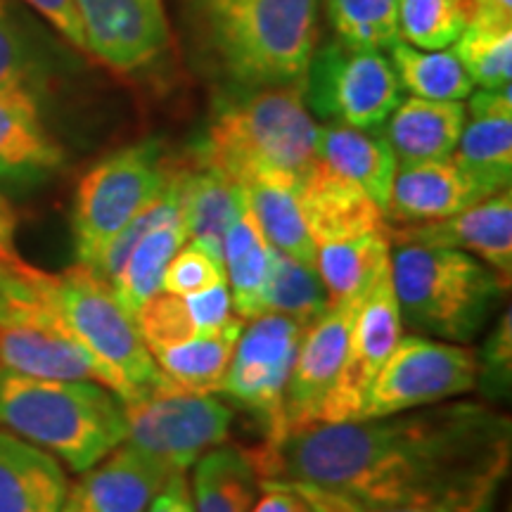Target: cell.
Segmentation results:
<instances>
[{"instance_id":"obj_1","label":"cell","mask_w":512,"mask_h":512,"mask_svg":"<svg viewBox=\"0 0 512 512\" xmlns=\"http://www.w3.org/2000/svg\"><path fill=\"white\" fill-rule=\"evenodd\" d=\"M259 482H304L373 505L491 512L508 477V415L479 401L316 422L242 448Z\"/></svg>"},{"instance_id":"obj_2","label":"cell","mask_w":512,"mask_h":512,"mask_svg":"<svg viewBox=\"0 0 512 512\" xmlns=\"http://www.w3.org/2000/svg\"><path fill=\"white\" fill-rule=\"evenodd\" d=\"M316 143L318 124L304 88L264 86L223 102L195 155L240 185L264 181L299 188L316 162Z\"/></svg>"},{"instance_id":"obj_3","label":"cell","mask_w":512,"mask_h":512,"mask_svg":"<svg viewBox=\"0 0 512 512\" xmlns=\"http://www.w3.org/2000/svg\"><path fill=\"white\" fill-rule=\"evenodd\" d=\"M0 427L86 472L126 439L124 401L98 382L46 380L0 366Z\"/></svg>"},{"instance_id":"obj_4","label":"cell","mask_w":512,"mask_h":512,"mask_svg":"<svg viewBox=\"0 0 512 512\" xmlns=\"http://www.w3.org/2000/svg\"><path fill=\"white\" fill-rule=\"evenodd\" d=\"M221 67L245 88H304L318 0H197Z\"/></svg>"},{"instance_id":"obj_5","label":"cell","mask_w":512,"mask_h":512,"mask_svg":"<svg viewBox=\"0 0 512 512\" xmlns=\"http://www.w3.org/2000/svg\"><path fill=\"white\" fill-rule=\"evenodd\" d=\"M389 275L401 323L465 344L482 332L508 285L477 256L444 247L394 245Z\"/></svg>"},{"instance_id":"obj_6","label":"cell","mask_w":512,"mask_h":512,"mask_svg":"<svg viewBox=\"0 0 512 512\" xmlns=\"http://www.w3.org/2000/svg\"><path fill=\"white\" fill-rule=\"evenodd\" d=\"M43 294L64 328L124 384V401L138 399L166 380L136 320L121 309L112 285L91 266L76 264L60 275L46 273Z\"/></svg>"},{"instance_id":"obj_7","label":"cell","mask_w":512,"mask_h":512,"mask_svg":"<svg viewBox=\"0 0 512 512\" xmlns=\"http://www.w3.org/2000/svg\"><path fill=\"white\" fill-rule=\"evenodd\" d=\"M176 164L159 140H140L107 155L81 178L72 211L79 264H93L121 228L162 197Z\"/></svg>"},{"instance_id":"obj_8","label":"cell","mask_w":512,"mask_h":512,"mask_svg":"<svg viewBox=\"0 0 512 512\" xmlns=\"http://www.w3.org/2000/svg\"><path fill=\"white\" fill-rule=\"evenodd\" d=\"M126 444L171 472H185L211 448L223 446L235 411L211 392H190L166 377L155 389L124 401Z\"/></svg>"},{"instance_id":"obj_9","label":"cell","mask_w":512,"mask_h":512,"mask_svg":"<svg viewBox=\"0 0 512 512\" xmlns=\"http://www.w3.org/2000/svg\"><path fill=\"white\" fill-rule=\"evenodd\" d=\"M401 93L384 50L351 48L339 38L313 50L304 79L309 112L363 131H377L396 110Z\"/></svg>"},{"instance_id":"obj_10","label":"cell","mask_w":512,"mask_h":512,"mask_svg":"<svg viewBox=\"0 0 512 512\" xmlns=\"http://www.w3.org/2000/svg\"><path fill=\"white\" fill-rule=\"evenodd\" d=\"M475 387V351L444 339L403 337L370 387L361 420L415 411L470 394Z\"/></svg>"},{"instance_id":"obj_11","label":"cell","mask_w":512,"mask_h":512,"mask_svg":"<svg viewBox=\"0 0 512 512\" xmlns=\"http://www.w3.org/2000/svg\"><path fill=\"white\" fill-rule=\"evenodd\" d=\"M304 330L297 320L280 313H264L242 328L235 344L233 361L219 392L261 420V444H275L285 437V389Z\"/></svg>"},{"instance_id":"obj_12","label":"cell","mask_w":512,"mask_h":512,"mask_svg":"<svg viewBox=\"0 0 512 512\" xmlns=\"http://www.w3.org/2000/svg\"><path fill=\"white\" fill-rule=\"evenodd\" d=\"M401 339V313L392 275L382 273L358 306L347 356L335 387L320 408L318 422L361 420L363 403L387 358Z\"/></svg>"},{"instance_id":"obj_13","label":"cell","mask_w":512,"mask_h":512,"mask_svg":"<svg viewBox=\"0 0 512 512\" xmlns=\"http://www.w3.org/2000/svg\"><path fill=\"white\" fill-rule=\"evenodd\" d=\"M46 283V280H43ZM0 366L46 380L98 382L124 401V384L43 304L27 318L0 323Z\"/></svg>"},{"instance_id":"obj_14","label":"cell","mask_w":512,"mask_h":512,"mask_svg":"<svg viewBox=\"0 0 512 512\" xmlns=\"http://www.w3.org/2000/svg\"><path fill=\"white\" fill-rule=\"evenodd\" d=\"M86 50L119 74L155 64L171 43L162 0H74Z\"/></svg>"},{"instance_id":"obj_15","label":"cell","mask_w":512,"mask_h":512,"mask_svg":"<svg viewBox=\"0 0 512 512\" xmlns=\"http://www.w3.org/2000/svg\"><path fill=\"white\" fill-rule=\"evenodd\" d=\"M361 302L363 297L330 302L328 311L304 330L285 389V434L318 422L320 408L344 366L349 335Z\"/></svg>"},{"instance_id":"obj_16","label":"cell","mask_w":512,"mask_h":512,"mask_svg":"<svg viewBox=\"0 0 512 512\" xmlns=\"http://www.w3.org/2000/svg\"><path fill=\"white\" fill-rule=\"evenodd\" d=\"M392 245L444 247L470 252L510 287L512 278V195L510 190L486 197L460 214L441 221L389 226Z\"/></svg>"},{"instance_id":"obj_17","label":"cell","mask_w":512,"mask_h":512,"mask_svg":"<svg viewBox=\"0 0 512 512\" xmlns=\"http://www.w3.org/2000/svg\"><path fill=\"white\" fill-rule=\"evenodd\" d=\"M306 230L313 245H332L363 238V235L387 233L384 211L361 185L339 176L316 157L297 188Z\"/></svg>"},{"instance_id":"obj_18","label":"cell","mask_w":512,"mask_h":512,"mask_svg":"<svg viewBox=\"0 0 512 512\" xmlns=\"http://www.w3.org/2000/svg\"><path fill=\"white\" fill-rule=\"evenodd\" d=\"M176 472L126 441L69 486L60 512H145Z\"/></svg>"},{"instance_id":"obj_19","label":"cell","mask_w":512,"mask_h":512,"mask_svg":"<svg viewBox=\"0 0 512 512\" xmlns=\"http://www.w3.org/2000/svg\"><path fill=\"white\" fill-rule=\"evenodd\" d=\"M482 200H486L482 188L453 157L399 164L384 207V219L387 226L441 221Z\"/></svg>"},{"instance_id":"obj_20","label":"cell","mask_w":512,"mask_h":512,"mask_svg":"<svg viewBox=\"0 0 512 512\" xmlns=\"http://www.w3.org/2000/svg\"><path fill=\"white\" fill-rule=\"evenodd\" d=\"M467 119L453 159L486 197L510 190L512 181V93L510 86L470 95Z\"/></svg>"},{"instance_id":"obj_21","label":"cell","mask_w":512,"mask_h":512,"mask_svg":"<svg viewBox=\"0 0 512 512\" xmlns=\"http://www.w3.org/2000/svg\"><path fill=\"white\" fill-rule=\"evenodd\" d=\"M64 162L31 91H0V183L46 181Z\"/></svg>"},{"instance_id":"obj_22","label":"cell","mask_w":512,"mask_h":512,"mask_svg":"<svg viewBox=\"0 0 512 512\" xmlns=\"http://www.w3.org/2000/svg\"><path fill=\"white\" fill-rule=\"evenodd\" d=\"M67 489L53 453L0 430V512H60Z\"/></svg>"},{"instance_id":"obj_23","label":"cell","mask_w":512,"mask_h":512,"mask_svg":"<svg viewBox=\"0 0 512 512\" xmlns=\"http://www.w3.org/2000/svg\"><path fill=\"white\" fill-rule=\"evenodd\" d=\"M245 188L221 169L192 157L181 171V214L190 242L223 261V240Z\"/></svg>"},{"instance_id":"obj_24","label":"cell","mask_w":512,"mask_h":512,"mask_svg":"<svg viewBox=\"0 0 512 512\" xmlns=\"http://www.w3.org/2000/svg\"><path fill=\"white\" fill-rule=\"evenodd\" d=\"M467 110L460 100L408 98L389 114L384 138L399 164L451 157L465 128Z\"/></svg>"},{"instance_id":"obj_25","label":"cell","mask_w":512,"mask_h":512,"mask_svg":"<svg viewBox=\"0 0 512 512\" xmlns=\"http://www.w3.org/2000/svg\"><path fill=\"white\" fill-rule=\"evenodd\" d=\"M316 157L339 176L361 185L382 211L387 207L399 159L380 133L344 124L318 126Z\"/></svg>"},{"instance_id":"obj_26","label":"cell","mask_w":512,"mask_h":512,"mask_svg":"<svg viewBox=\"0 0 512 512\" xmlns=\"http://www.w3.org/2000/svg\"><path fill=\"white\" fill-rule=\"evenodd\" d=\"M268 252H271V245L254 219L245 192L223 240V266H226V280L230 283V299H233V309L245 320L264 316Z\"/></svg>"},{"instance_id":"obj_27","label":"cell","mask_w":512,"mask_h":512,"mask_svg":"<svg viewBox=\"0 0 512 512\" xmlns=\"http://www.w3.org/2000/svg\"><path fill=\"white\" fill-rule=\"evenodd\" d=\"M245 328V318L235 316L221 332L209 337H190L185 342L152 347L157 368L178 387L190 392H216L233 361L235 344Z\"/></svg>"},{"instance_id":"obj_28","label":"cell","mask_w":512,"mask_h":512,"mask_svg":"<svg viewBox=\"0 0 512 512\" xmlns=\"http://www.w3.org/2000/svg\"><path fill=\"white\" fill-rule=\"evenodd\" d=\"M185 240H188V233H185L181 214L147 230L138 245L133 247V252L128 254L126 264L121 266L117 278L110 285L121 309L133 320H136L140 306L162 290L166 266L171 264L178 249L185 245Z\"/></svg>"},{"instance_id":"obj_29","label":"cell","mask_w":512,"mask_h":512,"mask_svg":"<svg viewBox=\"0 0 512 512\" xmlns=\"http://www.w3.org/2000/svg\"><path fill=\"white\" fill-rule=\"evenodd\" d=\"M389 247L392 242L387 233L316 247V271L330 302L366 297L377 278L389 271Z\"/></svg>"},{"instance_id":"obj_30","label":"cell","mask_w":512,"mask_h":512,"mask_svg":"<svg viewBox=\"0 0 512 512\" xmlns=\"http://www.w3.org/2000/svg\"><path fill=\"white\" fill-rule=\"evenodd\" d=\"M259 491V475L245 451L216 446L197 460L192 475L195 512H252Z\"/></svg>"},{"instance_id":"obj_31","label":"cell","mask_w":512,"mask_h":512,"mask_svg":"<svg viewBox=\"0 0 512 512\" xmlns=\"http://www.w3.org/2000/svg\"><path fill=\"white\" fill-rule=\"evenodd\" d=\"M396 79L403 91L425 100H465L475 93V83L453 53V48L422 50L396 41L389 48Z\"/></svg>"},{"instance_id":"obj_32","label":"cell","mask_w":512,"mask_h":512,"mask_svg":"<svg viewBox=\"0 0 512 512\" xmlns=\"http://www.w3.org/2000/svg\"><path fill=\"white\" fill-rule=\"evenodd\" d=\"M247 202L268 245L306 266H316V245L299 209L297 188L283 183H247Z\"/></svg>"},{"instance_id":"obj_33","label":"cell","mask_w":512,"mask_h":512,"mask_svg":"<svg viewBox=\"0 0 512 512\" xmlns=\"http://www.w3.org/2000/svg\"><path fill=\"white\" fill-rule=\"evenodd\" d=\"M330 297L316 266H306L278 249L268 252L264 313H280L309 328L328 311Z\"/></svg>"},{"instance_id":"obj_34","label":"cell","mask_w":512,"mask_h":512,"mask_svg":"<svg viewBox=\"0 0 512 512\" xmlns=\"http://www.w3.org/2000/svg\"><path fill=\"white\" fill-rule=\"evenodd\" d=\"M337 38L351 48L389 50L399 36V0H328Z\"/></svg>"},{"instance_id":"obj_35","label":"cell","mask_w":512,"mask_h":512,"mask_svg":"<svg viewBox=\"0 0 512 512\" xmlns=\"http://www.w3.org/2000/svg\"><path fill=\"white\" fill-rule=\"evenodd\" d=\"M470 22L467 0H399V36L422 50L451 48Z\"/></svg>"},{"instance_id":"obj_36","label":"cell","mask_w":512,"mask_h":512,"mask_svg":"<svg viewBox=\"0 0 512 512\" xmlns=\"http://www.w3.org/2000/svg\"><path fill=\"white\" fill-rule=\"evenodd\" d=\"M453 53L479 88H503L512 79V27L467 24Z\"/></svg>"},{"instance_id":"obj_37","label":"cell","mask_w":512,"mask_h":512,"mask_svg":"<svg viewBox=\"0 0 512 512\" xmlns=\"http://www.w3.org/2000/svg\"><path fill=\"white\" fill-rule=\"evenodd\" d=\"M43 280L46 273L0 249V323L27 318L43 304Z\"/></svg>"},{"instance_id":"obj_38","label":"cell","mask_w":512,"mask_h":512,"mask_svg":"<svg viewBox=\"0 0 512 512\" xmlns=\"http://www.w3.org/2000/svg\"><path fill=\"white\" fill-rule=\"evenodd\" d=\"M136 328L147 349L166 347V344H178L190 337H197L183 297L169 292H157L155 297H150L140 306Z\"/></svg>"},{"instance_id":"obj_39","label":"cell","mask_w":512,"mask_h":512,"mask_svg":"<svg viewBox=\"0 0 512 512\" xmlns=\"http://www.w3.org/2000/svg\"><path fill=\"white\" fill-rule=\"evenodd\" d=\"M221 283H228L223 261L216 259L197 242H190V245L178 249L171 264L166 266L162 290L185 297V294L209 290V287Z\"/></svg>"},{"instance_id":"obj_40","label":"cell","mask_w":512,"mask_h":512,"mask_svg":"<svg viewBox=\"0 0 512 512\" xmlns=\"http://www.w3.org/2000/svg\"><path fill=\"white\" fill-rule=\"evenodd\" d=\"M512 382V313L498 318L496 328L486 337L482 354L477 356V384L486 399H508Z\"/></svg>"},{"instance_id":"obj_41","label":"cell","mask_w":512,"mask_h":512,"mask_svg":"<svg viewBox=\"0 0 512 512\" xmlns=\"http://www.w3.org/2000/svg\"><path fill=\"white\" fill-rule=\"evenodd\" d=\"M34 81V62L12 22L8 10L0 5V91H31Z\"/></svg>"},{"instance_id":"obj_42","label":"cell","mask_w":512,"mask_h":512,"mask_svg":"<svg viewBox=\"0 0 512 512\" xmlns=\"http://www.w3.org/2000/svg\"><path fill=\"white\" fill-rule=\"evenodd\" d=\"M188 313L195 325L197 337H209L221 332L238 313H233V299H230L228 283L214 285L209 290L185 294L183 297Z\"/></svg>"},{"instance_id":"obj_43","label":"cell","mask_w":512,"mask_h":512,"mask_svg":"<svg viewBox=\"0 0 512 512\" xmlns=\"http://www.w3.org/2000/svg\"><path fill=\"white\" fill-rule=\"evenodd\" d=\"M290 484L294 491H299L309 501L323 505L328 512H453L444 508H418V505H373L361 503L356 498L335 494V491L320 489V486L304 484V482H285Z\"/></svg>"},{"instance_id":"obj_44","label":"cell","mask_w":512,"mask_h":512,"mask_svg":"<svg viewBox=\"0 0 512 512\" xmlns=\"http://www.w3.org/2000/svg\"><path fill=\"white\" fill-rule=\"evenodd\" d=\"M31 8L41 12L60 34L74 43L76 48L86 50V41H83V31L79 15H76L74 0H27Z\"/></svg>"},{"instance_id":"obj_45","label":"cell","mask_w":512,"mask_h":512,"mask_svg":"<svg viewBox=\"0 0 512 512\" xmlns=\"http://www.w3.org/2000/svg\"><path fill=\"white\" fill-rule=\"evenodd\" d=\"M261 496L252 512H316L306 498L285 482H259Z\"/></svg>"},{"instance_id":"obj_46","label":"cell","mask_w":512,"mask_h":512,"mask_svg":"<svg viewBox=\"0 0 512 512\" xmlns=\"http://www.w3.org/2000/svg\"><path fill=\"white\" fill-rule=\"evenodd\" d=\"M145 512H195L190 484L188 479H185V472H176V475L166 479L162 491L152 498L150 508Z\"/></svg>"},{"instance_id":"obj_47","label":"cell","mask_w":512,"mask_h":512,"mask_svg":"<svg viewBox=\"0 0 512 512\" xmlns=\"http://www.w3.org/2000/svg\"><path fill=\"white\" fill-rule=\"evenodd\" d=\"M470 22L491 24V27H512V0H467Z\"/></svg>"},{"instance_id":"obj_48","label":"cell","mask_w":512,"mask_h":512,"mask_svg":"<svg viewBox=\"0 0 512 512\" xmlns=\"http://www.w3.org/2000/svg\"><path fill=\"white\" fill-rule=\"evenodd\" d=\"M15 233H17V211L12 204L0 195V249L3 252L17 254L15 249Z\"/></svg>"},{"instance_id":"obj_49","label":"cell","mask_w":512,"mask_h":512,"mask_svg":"<svg viewBox=\"0 0 512 512\" xmlns=\"http://www.w3.org/2000/svg\"><path fill=\"white\" fill-rule=\"evenodd\" d=\"M306 501H309V498H306ZM309 503L313 505V510H316V512H328V510L323 508V505H318V503H313V501H309Z\"/></svg>"}]
</instances>
